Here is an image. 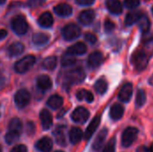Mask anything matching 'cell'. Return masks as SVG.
Listing matches in <instances>:
<instances>
[{"mask_svg": "<svg viewBox=\"0 0 153 152\" xmlns=\"http://www.w3.org/2000/svg\"><path fill=\"white\" fill-rule=\"evenodd\" d=\"M35 61H36V58L34 56L32 55L26 56L21 60H19L18 62H16L14 65V69L19 73H24L34 65Z\"/></svg>", "mask_w": 153, "mask_h": 152, "instance_id": "cell-1", "label": "cell"}, {"mask_svg": "<svg viewBox=\"0 0 153 152\" xmlns=\"http://www.w3.org/2000/svg\"><path fill=\"white\" fill-rule=\"evenodd\" d=\"M12 28L13 31L18 35L24 34L28 30V23L25 17L22 14L14 16L12 20Z\"/></svg>", "mask_w": 153, "mask_h": 152, "instance_id": "cell-2", "label": "cell"}, {"mask_svg": "<svg viewBox=\"0 0 153 152\" xmlns=\"http://www.w3.org/2000/svg\"><path fill=\"white\" fill-rule=\"evenodd\" d=\"M139 131L135 127H127L122 134V145L125 148L130 147L137 139Z\"/></svg>", "mask_w": 153, "mask_h": 152, "instance_id": "cell-3", "label": "cell"}, {"mask_svg": "<svg viewBox=\"0 0 153 152\" xmlns=\"http://www.w3.org/2000/svg\"><path fill=\"white\" fill-rule=\"evenodd\" d=\"M132 62L138 71L143 70L148 64V57L144 51L137 50L132 56Z\"/></svg>", "mask_w": 153, "mask_h": 152, "instance_id": "cell-4", "label": "cell"}, {"mask_svg": "<svg viewBox=\"0 0 153 152\" xmlns=\"http://www.w3.org/2000/svg\"><path fill=\"white\" fill-rule=\"evenodd\" d=\"M81 34V29L74 23L67 24L63 29V36L66 40H73L78 38Z\"/></svg>", "mask_w": 153, "mask_h": 152, "instance_id": "cell-5", "label": "cell"}, {"mask_svg": "<svg viewBox=\"0 0 153 152\" xmlns=\"http://www.w3.org/2000/svg\"><path fill=\"white\" fill-rule=\"evenodd\" d=\"M30 100V94L26 90H20L14 96V101L17 107L22 108H25Z\"/></svg>", "mask_w": 153, "mask_h": 152, "instance_id": "cell-6", "label": "cell"}, {"mask_svg": "<svg viewBox=\"0 0 153 152\" xmlns=\"http://www.w3.org/2000/svg\"><path fill=\"white\" fill-rule=\"evenodd\" d=\"M90 116V112L82 107L77 108L72 114V119L78 124H83L85 123Z\"/></svg>", "mask_w": 153, "mask_h": 152, "instance_id": "cell-7", "label": "cell"}, {"mask_svg": "<svg viewBox=\"0 0 153 152\" xmlns=\"http://www.w3.org/2000/svg\"><path fill=\"white\" fill-rule=\"evenodd\" d=\"M85 77L84 72L81 68L74 69L66 74V80L69 82V83H78L83 81Z\"/></svg>", "mask_w": 153, "mask_h": 152, "instance_id": "cell-8", "label": "cell"}, {"mask_svg": "<svg viewBox=\"0 0 153 152\" xmlns=\"http://www.w3.org/2000/svg\"><path fill=\"white\" fill-rule=\"evenodd\" d=\"M133 90H134V88H133L132 83L127 82V83L124 84L118 93L119 99L123 102H129V100L131 99L132 95H133Z\"/></svg>", "mask_w": 153, "mask_h": 152, "instance_id": "cell-9", "label": "cell"}, {"mask_svg": "<svg viewBox=\"0 0 153 152\" xmlns=\"http://www.w3.org/2000/svg\"><path fill=\"white\" fill-rule=\"evenodd\" d=\"M107 136H108V129L104 128L99 133V134L95 138V141L92 144V149L96 151H100V149L104 145V142L107 139Z\"/></svg>", "mask_w": 153, "mask_h": 152, "instance_id": "cell-10", "label": "cell"}, {"mask_svg": "<svg viewBox=\"0 0 153 152\" xmlns=\"http://www.w3.org/2000/svg\"><path fill=\"white\" fill-rule=\"evenodd\" d=\"M39 117H40L41 125L43 129L48 130L52 126V124H53V118H52V115L50 114V112L47 109H43L39 114Z\"/></svg>", "mask_w": 153, "mask_h": 152, "instance_id": "cell-11", "label": "cell"}, {"mask_svg": "<svg viewBox=\"0 0 153 152\" xmlns=\"http://www.w3.org/2000/svg\"><path fill=\"white\" fill-rule=\"evenodd\" d=\"M100 124V116H95V117L92 119V121L90 123L89 126L87 127V129H86V131H85L84 139H85L86 141H88V140L93 135V133H95V131H96L97 128L99 127Z\"/></svg>", "mask_w": 153, "mask_h": 152, "instance_id": "cell-12", "label": "cell"}, {"mask_svg": "<svg viewBox=\"0 0 153 152\" xmlns=\"http://www.w3.org/2000/svg\"><path fill=\"white\" fill-rule=\"evenodd\" d=\"M53 147L52 140L48 137H43L36 143V148L41 152H50Z\"/></svg>", "mask_w": 153, "mask_h": 152, "instance_id": "cell-13", "label": "cell"}, {"mask_svg": "<svg viewBox=\"0 0 153 152\" xmlns=\"http://www.w3.org/2000/svg\"><path fill=\"white\" fill-rule=\"evenodd\" d=\"M95 19V13L93 10H85L82 11L79 15V21L83 25L91 24Z\"/></svg>", "mask_w": 153, "mask_h": 152, "instance_id": "cell-14", "label": "cell"}, {"mask_svg": "<svg viewBox=\"0 0 153 152\" xmlns=\"http://www.w3.org/2000/svg\"><path fill=\"white\" fill-rule=\"evenodd\" d=\"M55 12L57 15L62 16V17H67L70 16L73 13V8L71 5H69L68 4H59L55 7Z\"/></svg>", "mask_w": 153, "mask_h": 152, "instance_id": "cell-15", "label": "cell"}, {"mask_svg": "<svg viewBox=\"0 0 153 152\" xmlns=\"http://www.w3.org/2000/svg\"><path fill=\"white\" fill-rule=\"evenodd\" d=\"M106 5L108 10L114 14H120L123 11V6L119 0H107Z\"/></svg>", "mask_w": 153, "mask_h": 152, "instance_id": "cell-16", "label": "cell"}, {"mask_svg": "<svg viewBox=\"0 0 153 152\" xmlns=\"http://www.w3.org/2000/svg\"><path fill=\"white\" fill-rule=\"evenodd\" d=\"M103 61V55L100 51H95L91 53L88 58V64L91 67L96 68L98 67Z\"/></svg>", "mask_w": 153, "mask_h": 152, "instance_id": "cell-17", "label": "cell"}, {"mask_svg": "<svg viewBox=\"0 0 153 152\" xmlns=\"http://www.w3.org/2000/svg\"><path fill=\"white\" fill-rule=\"evenodd\" d=\"M38 22L40 26L45 28H49L53 24V16L49 12H45L39 17Z\"/></svg>", "mask_w": 153, "mask_h": 152, "instance_id": "cell-18", "label": "cell"}, {"mask_svg": "<svg viewBox=\"0 0 153 152\" xmlns=\"http://www.w3.org/2000/svg\"><path fill=\"white\" fill-rule=\"evenodd\" d=\"M87 51V46L83 42H77L72 47H70L67 49V52H69L72 55H83Z\"/></svg>", "mask_w": 153, "mask_h": 152, "instance_id": "cell-19", "label": "cell"}, {"mask_svg": "<svg viewBox=\"0 0 153 152\" xmlns=\"http://www.w3.org/2000/svg\"><path fill=\"white\" fill-rule=\"evenodd\" d=\"M124 107L120 104H114L110 108V117L113 120H119L124 115Z\"/></svg>", "mask_w": 153, "mask_h": 152, "instance_id": "cell-20", "label": "cell"}, {"mask_svg": "<svg viewBox=\"0 0 153 152\" xmlns=\"http://www.w3.org/2000/svg\"><path fill=\"white\" fill-rule=\"evenodd\" d=\"M37 85L39 89L42 90H47L51 88L52 82H51V79L48 75H40L37 79Z\"/></svg>", "mask_w": 153, "mask_h": 152, "instance_id": "cell-21", "label": "cell"}, {"mask_svg": "<svg viewBox=\"0 0 153 152\" xmlns=\"http://www.w3.org/2000/svg\"><path fill=\"white\" fill-rule=\"evenodd\" d=\"M82 136H83L82 131L78 127H74L69 132V139L73 144L78 143L82 140Z\"/></svg>", "mask_w": 153, "mask_h": 152, "instance_id": "cell-22", "label": "cell"}, {"mask_svg": "<svg viewBox=\"0 0 153 152\" xmlns=\"http://www.w3.org/2000/svg\"><path fill=\"white\" fill-rule=\"evenodd\" d=\"M24 50V46L22 43L21 42H15V43H13L12 45L9 46L7 51H8V54L11 56H19L21 55Z\"/></svg>", "mask_w": 153, "mask_h": 152, "instance_id": "cell-23", "label": "cell"}, {"mask_svg": "<svg viewBox=\"0 0 153 152\" xmlns=\"http://www.w3.org/2000/svg\"><path fill=\"white\" fill-rule=\"evenodd\" d=\"M143 16V13L139 11H134V12H131L128 13L126 17V24L127 26H131L133 24H134L135 22H137L141 17Z\"/></svg>", "mask_w": 153, "mask_h": 152, "instance_id": "cell-24", "label": "cell"}, {"mask_svg": "<svg viewBox=\"0 0 153 152\" xmlns=\"http://www.w3.org/2000/svg\"><path fill=\"white\" fill-rule=\"evenodd\" d=\"M62 105H63V99L58 95H53L48 100V106L50 107L52 109H57Z\"/></svg>", "mask_w": 153, "mask_h": 152, "instance_id": "cell-25", "label": "cell"}, {"mask_svg": "<svg viewBox=\"0 0 153 152\" xmlns=\"http://www.w3.org/2000/svg\"><path fill=\"white\" fill-rule=\"evenodd\" d=\"M49 39V37L48 35L45 34V33H41V32H39V33H36L33 35L32 37V41L34 44L36 45H45Z\"/></svg>", "mask_w": 153, "mask_h": 152, "instance_id": "cell-26", "label": "cell"}, {"mask_svg": "<svg viewBox=\"0 0 153 152\" xmlns=\"http://www.w3.org/2000/svg\"><path fill=\"white\" fill-rule=\"evenodd\" d=\"M76 97L79 100H86L87 102L91 103L93 101L94 99V97H93V94L89 91V90H80L77 94H76Z\"/></svg>", "mask_w": 153, "mask_h": 152, "instance_id": "cell-27", "label": "cell"}, {"mask_svg": "<svg viewBox=\"0 0 153 152\" xmlns=\"http://www.w3.org/2000/svg\"><path fill=\"white\" fill-rule=\"evenodd\" d=\"M94 87H95L96 91H97L99 94L102 95V94H104V93L107 91L108 85V82H106V80H104V79H100V80H98V81L96 82Z\"/></svg>", "mask_w": 153, "mask_h": 152, "instance_id": "cell-28", "label": "cell"}, {"mask_svg": "<svg viewBox=\"0 0 153 152\" xmlns=\"http://www.w3.org/2000/svg\"><path fill=\"white\" fill-rule=\"evenodd\" d=\"M138 22H139V27L142 30V31L143 33H147L149 31V30H150V27H151L150 19L146 15L143 14V16L141 17V19Z\"/></svg>", "mask_w": 153, "mask_h": 152, "instance_id": "cell-29", "label": "cell"}, {"mask_svg": "<svg viewBox=\"0 0 153 152\" xmlns=\"http://www.w3.org/2000/svg\"><path fill=\"white\" fill-rule=\"evenodd\" d=\"M75 62H76V58H75L74 55H72L69 52H66L61 59V64L63 66L73 65Z\"/></svg>", "mask_w": 153, "mask_h": 152, "instance_id": "cell-30", "label": "cell"}, {"mask_svg": "<svg viewBox=\"0 0 153 152\" xmlns=\"http://www.w3.org/2000/svg\"><path fill=\"white\" fill-rule=\"evenodd\" d=\"M22 129V124L19 118H13L9 123V131H13L21 133Z\"/></svg>", "mask_w": 153, "mask_h": 152, "instance_id": "cell-31", "label": "cell"}, {"mask_svg": "<svg viewBox=\"0 0 153 152\" xmlns=\"http://www.w3.org/2000/svg\"><path fill=\"white\" fill-rule=\"evenodd\" d=\"M146 102V95L143 90L140 89L137 90V94H136V99H135V105L137 108H141L143 107Z\"/></svg>", "mask_w": 153, "mask_h": 152, "instance_id": "cell-32", "label": "cell"}, {"mask_svg": "<svg viewBox=\"0 0 153 152\" xmlns=\"http://www.w3.org/2000/svg\"><path fill=\"white\" fill-rule=\"evenodd\" d=\"M56 57L55 56H49V57H47L43 63H42V65L43 67L46 69V70H53L56 66Z\"/></svg>", "mask_w": 153, "mask_h": 152, "instance_id": "cell-33", "label": "cell"}, {"mask_svg": "<svg viewBox=\"0 0 153 152\" xmlns=\"http://www.w3.org/2000/svg\"><path fill=\"white\" fill-rule=\"evenodd\" d=\"M54 134H55L56 142H57L59 145H61V146L65 145V134H64V130H63V128L59 127L58 129H56V131L55 132Z\"/></svg>", "mask_w": 153, "mask_h": 152, "instance_id": "cell-34", "label": "cell"}, {"mask_svg": "<svg viewBox=\"0 0 153 152\" xmlns=\"http://www.w3.org/2000/svg\"><path fill=\"white\" fill-rule=\"evenodd\" d=\"M19 137H20L19 133L13 131H8V133L5 135V141L8 144H12L17 142L19 140Z\"/></svg>", "mask_w": 153, "mask_h": 152, "instance_id": "cell-35", "label": "cell"}, {"mask_svg": "<svg viewBox=\"0 0 153 152\" xmlns=\"http://www.w3.org/2000/svg\"><path fill=\"white\" fill-rule=\"evenodd\" d=\"M115 151H116V139L113 138L107 143L102 152H115Z\"/></svg>", "mask_w": 153, "mask_h": 152, "instance_id": "cell-36", "label": "cell"}, {"mask_svg": "<svg viewBox=\"0 0 153 152\" xmlns=\"http://www.w3.org/2000/svg\"><path fill=\"white\" fill-rule=\"evenodd\" d=\"M140 0H125V5L129 9H134L139 6Z\"/></svg>", "mask_w": 153, "mask_h": 152, "instance_id": "cell-37", "label": "cell"}, {"mask_svg": "<svg viewBox=\"0 0 153 152\" xmlns=\"http://www.w3.org/2000/svg\"><path fill=\"white\" fill-rule=\"evenodd\" d=\"M46 0H29L28 4L30 8H37L40 5H42Z\"/></svg>", "mask_w": 153, "mask_h": 152, "instance_id": "cell-38", "label": "cell"}, {"mask_svg": "<svg viewBox=\"0 0 153 152\" xmlns=\"http://www.w3.org/2000/svg\"><path fill=\"white\" fill-rule=\"evenodd\" d=\"M104 27H105V30H106V31H107V32H111V31L115 29L116 25H115V23H114L112 21H110V20L107 19V20L105 21Z\"/></svg>", "mask_w": 153, "mask_h": 152, "instance_id": "cell-39", "label": "cell"}, {"mask_svg": "<svg viewBox=\"0 0 153 152\" xmlns=\"http://www.w3.org/2000/svg\"><path fill=\"white\" fill-rule=\"evenodd\" d=\"M84 38H85V39H86L88 42H90L91 44H94V43L97 41V37H96L94 34L90 33V32L86 33L85 36H84Z\"/></svg>", "mask_w": 153, "mask_h": 152, "instance_id": "cell-40", "label": "cell"}, {"mask_svg": "<svg viewBox=\"0 0 153 152\" xmlns=\"http://www.w3.org/2000/svg\"><path fill=\"white\" fill-rule=\"evenodd\" d=\"M10 152H27V148L25 145L19 144V145L14 146Z\"/></svg>", "mask_w": 153, "mask_h": 152, "instance_id": "cell-41", "label": "cell"}, {"mask_svg": "<svg viewBox=\"0 0 153 152\" xmlns=\"http://www.w3.org/2000/svg\"><path fill=\"white\" fill-rule=\"evenodd\" d=\"M136 152H153V145H152V147L141 146L137 149Z\"/></svg>", "mask_w": 153, "mask_h": 152, "instance_id": "cell-42", "label": "cell"}, {"mask_svg": "<svg viewBox=\"0 0 153 152\" xmlns=\"http://www.w3.org/2000/svg\"><path fill=\"white\" fill-rule=\"evenodd\" d=\"M95 0H76L77 4H82V5H90L94 3Z\"/></svg>", "mask_w": 153, "mask_h": 152, "instance_id": "cell-43", "label": "cell"}, {"mask_svg": "<svg viewBox=\"0 0 153 152\" xmlns=\"http://www.w3.org/2000/svg\"><path fill=\"white\" fill-rule=\"evenodd\" d=\"M7 35V31L5 30H0V40L4 39Z\"/></svg>", "mask_w": 153, "mask_h": 152, "instance_id": "cell-44", "label": "cell"}, {"mask_svg": "<svg viewBox=\"0 0 153 152\" xmlns=\"http://www.w3.org/2000/svg\"><path fill=\"white\" fill-rule=\"evenodd\" d=\"M150 83H151L152 85H153V75L152 76V78L150 79Z\"/></svg>", "mask_w": 153, "mask_h": 152, "instance_id": "cell-45", "label": "cell"}, {"mask_svg": "<svg viewBox=\"0 0 153 152\" xmlns=\"http://www.w3.org/2000/svg\"><path fill=\"white\" fill-rule=\"evenodd\" d=\"M5 2V0H0V4H4Z\"/></svg>", "mask_w": 153, "mask_h": 152, "instance_id": "cell-46", "label": "cell"}, {"mask_svg": "<svg viewBox=\"0 0 153 152\" xmlns=\"http://www.w3.org/2000/svg\"><path fill=\"white\" fill-rule=\"evenodd\" d=\"M0 152H2V147L0 146Z\"/></svg>", "mask_w": 153, "mask_h": 152, "instance_id": "cell-47", "label": "cell"}, {"mask_svg": "<svg viewBox=\"0 0 153 152\" xmlns=\"http://www.w3.org/2000/svg\"><path fill=\"white\" fill-rule=\"evenodd\" d=\"M152 14H153V6H152Z\"/></svg>", "mask_w": 153, "mask_h": 152, "instance_id": "cell-48", "label": "cell"}, {"mask_svg": "<svg viewBox=\"0 0 153 152\" xmlns=\"http://www.w3.org/2000/svg\"><path fill=\"white\" fill-rule=\"evenodd\" d=\"M56 152H63V151H56Z\"/></svg>", "mask_w": 153, "mask_h": 152, "instance_id": "cell-49", "label": "cell"}]
</instances>
